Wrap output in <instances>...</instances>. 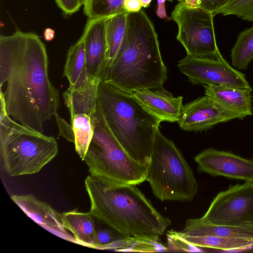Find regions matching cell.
I'll list each match as a JSON object with an SVG mask.
<instances>
[{"instance_id": "cell-7", "label": "cell", "mask_w": 253, "mask_h": 253, "mask_svg": "<svg viewBox=\"0 0 253 253\" xmlns=\"http://www.w3.org/2000/svg\"><path fill=\"white\" fill-rule=\"evenodd\" d=\"M146 181L160 200H192L198 183L190 166L172 141L159 129L147 168Z\"/></svg>"}, {"instance_id": "cell-13", "label": "cell", "mask_w": 253, "mask_h": 253, "mask_svg": "<svg viewBox=\"0 0 253 253\" xmlns=\"http://www.w3.org/2000/svg\"><path fill=\"white\" fill-rule=\"evenodd\" d=\"M107 18L88 19L81 37L84 42L87 69L92 79L103 80L107 67Z\"/></svg>"}, {"instance_id": "cell-37", "label": "cell", "mask_w": 253, "mask_h": 253, "mask_svg": "<svg viewBox=\"0 0 253 253\" xmlns=\"http://www.w3.org/2000/svg\"><path fill=\"white\" fill-rule=\"evenodd\" d=\"M142 7L146 8L149 6L152 0H140Z\"/></svg>"}, {"instance_id": "cell-29", "label": "cell", "mask_w": 253, "mask_h": 253, "mask_svg": "<svg viewBox=\"0 0 253 253\" xmlns=\"http://www.w3.org/2000/svg\"><path fill=\"white\" fill-rule=\"evenodd\" d=\"M121 236H123L109 229H97L92 248L105 250L108 245Z\"/></svg>"}, {"instance_id": "cell-17", "label": "cell", "mask_w": 253, "mask_h": 253, "mask_svg": "<svg viewBox=\"0 0 253 253\" xmlns=\"http://www.w3.org/2000/svg\"><path fill=\"white\" fill-rule=\"evenodd\" d=\"M63 76L69 83V88H77L92 79L88 73L84 47L82 37L68 51L64 67Z\"/></svg>"}, {"instance_id": "cell-21", "label": "cell", "mask_w": 253, "mask_h": 253, "mask_svg": "<svg viewBox=\"0 0 253 253\" xmlns=\"http://www.w3.org/2000/svg\"><path fill=\"white\" fill-rule=\"evenodd\" d=\"M182 237L194 246L204 249L221 251L242 250L253 247V238L217 237L213 236H190L180 232Z\"/></svg>"}, {"instance_id": "cell-4", "label": "cell", "mask_w": 253, "mask_h": 253, "mask_svg": "<svg viewBox=\"0 0 253 253\" xmlns=\"http://www.w3.org/2000/svg\"><path fill=\"white\" fill-rule=\"evenodd\" d=\"M97 109L107 127L135 161L148 166L161 122L130 92L99 81Z\"/></svg>"}, {"instance_id": "cell-22", "label": "cell", "mask_w": 253, "mask_h": 253, "mask_svg": "<svg viewBox=\"0 0 253 253\" xmlns=\"http://www.w3.org/2000/svg\"><path fill=\"white\" fill-rule=\"evenodd\" d=\"M159 241V237L121 236L108 245L105 250L141 253L168 252L167 246Z\"/></svg>"}, {"instance_id": "cell-10", "label": "cell", "mask_w": 253, "mask_h": 253, "mask_svg": "<svg viewBox=\"0 0 253 253\" xmlns=\"http://www.w3.org/2000/svg\"><path fill=\"white\" fill-rule=\"evenodd\" d=\"M177 67L194 84L251 87L245 75L231 66L222 55L205 58L187 54L179 61Z\"/></svg>"}, {"instance_id": "cell-16", "label": "cell", "mask_w": 253, "mask_h": 253, "mask_svg": "<svg viewBox=\"0 0 253 253\" xmlns=\"http://www.w3.org/2000/svg\"><path fill=\"white\" fill-rule=\"evenodd\" d=\"M205 95L221 106L243 115H253L252 88L228 85H203Z\"/></svg>"}, {"instance_id": "cell-18", "label": "cell", "mask_w": 253, "mask_h": 253, "mask_svg": "<svg viewBox=\"0 0 253 253\" xmlns=\"http://www.w3.org/2000/svg\"><path fill=\"white\" fill-rule=\"evenodd\" d=\"M99 81L92 80L75 89L68 88L63 93L65 104L70 117L77 114L92 116L97 110V90Z\"/></svg>"}, {"instance_id": "cell-15", "label": "cell", "mask_w": 253, "mask_h": 253, "mask_svg": "<svg viewBox=\"0 0 253 253\" xmlns=\"http://www.w3.org/2000/svg\"><path fill=\"white\" fill-rule=\"evenodd\" d=\"M150 114L162 122H178L183 105V97L174 96L163 87L143 89L131 92Z\"/></svg>"}, {"instance_id": "cell-32", "label": "cell", "mask_w": 253, "mask_h": 253, "mask_svg": "<svg viewBox=\"0 0 253 253\" xmlns=\"http://www.w3.org/2000/svg\"><path fill=\"white\" fill-rule=\"evenodd\" d=\"M230 0H199V7L212 13Z\"/></svg>"}, {"instance_id": "cell-26", "label": "cell", "mask_w": 253, "mask_h": 253, "mask_svg": "<svg viewBox=\"0 0 253 253\" xmlns=\"http://www.w3.org/2000/svg\"><path fill=\"white\" fill-rule=\"evenodd\" d=\"M124 0H84V11L88 19L107 18L126 12L123 7Z\"/></svg>"}, {"instance_id": "cell-5", "label": "cell", "mask_w": 253, "mask_h": 253, "mask_svg": "<svg viewBox=\"0 0 253 253\" xmlns=\"http://www.w3.org/2000/svg\"><path fill=\"white\" fill-rule=\"evenodd\" d=\"M0 153L11 176L39 172L57 155L56 139L16 123L8 115L0 119Z\"/></svg>"}, {"instance_id": "cell-33", "label": "cell", "mask_w": 253, "mask_h": 253, "mask_svg": "<svg viewBox=\"0 0 253 253\" xmlns=\"http://www.w3.org/2000/svg\"><path fill=\"white\" fill-rule=\"evenodd\" d=\"M123 7L127 13H134L140 11L142 6L140 0H124Z\"/></svg>"}, {"instance_id": "cell-38", "label": "cell", "mask_w": 253, "mask_h": 253, "mask_svg": "<svg viewBox=\"0 0 253 253\" xmlns=\"http://www.w3.org/2000/svg\"><path fill=\"white\" fill-rule=\"evenodd\" d=\"M167 0H157V5H161L163 4H165V2Z\"/></svg>"}, {"instance_id": "cell-39", "label": "cell", "mask_w": 253, "mask_h": 253, "mask_svg": "<svg viewBox=\"0 0 253 253\" xmlns=\"http://www.w3.org/2000/svg\"><path fill=\"white\" fill-rule=\"evenodd\" d=\"M169 0V1H172L173 0Z\"/></svg>"}, {"instance_id": "cell-31", "label": "cell", "mask_w": 253, "mask_h": 253, "mask_svg": "<svg viewBox=\"0 0 253 253\" xmlns=\"http://www.w3.org/2000/svg\"><path fill=\"white\" fill-rule=\"evenodd\" d=\"M55 118L59 128V135L68 141L74 143V134L72 125L57 114Z\"/></svg>"}, {"instance_id": "cell-19", "label": "cell", "mask_w": 253, "mask_h": 253, "mask_svg": "<svg viewBox=\"0 0 253 253\" xmlns=\"http://www.w3.org/2000/svg\"><path fill=\"white\" fill-rule=\"evenodd\" d=\"M94 216L90 212L74 210L61 213L64 227L71 232L78 245L92 248L96 229Z\"/></svg>"}, {"instance_id": "cell-34", "label": "cell", "mask_w": 253, "mask_h": 253, "mask_svg": "<svg viewBox=\"0 0 253 253\" xmlns=\"http://www.w3.org/2000/svg\"><path fill=\"white\" fill-rule=\"evenodd\" d=\"M55 31L50 28H46L43 32V38L45 41L50 42L55 37Z\"/></svg>"}, {"instance_id": "cell-30", "label": "cell", "mask_w": 253, "mask_h": 253, "mask_svg": "<svg viewBox=\"0 0 253 253\" xmlns=\"http://www.w3.org/2000/svg\"><path fill=\"white\" fill-rule=\"evenodd\" d=\"M84 0H55L64 15H71L77 12L84 4Z\"/></svg>"}, {"instance_id": "cell-12", "label": "cell", "mask_w": 253, "mask_h": 253, "mask_svg": "<svg viewBox=\"0 0 253 253\" xmlns=\"http://www.w3.org/2000/svg\"><path fill=\"white\" fill-rule=\"evenodd\" d=\"M194 160L199 170L212 176L253 182V159L210 148L202 151Z\"/></svg>"}, {"instance_id": "cell-36", "label": "cell", "mask_w": 253, "mask_h": 253, "mask_svg": "<svg viewBox=\"0 0 253 253\" xmlns=\"http://www.w3.org/2000/svg\"><path fill=\"white\" fill-rule=\"evenodd\" d=\"M179 2L183 3L188 6L193 8L199 7V0H178Z\"/></svg>"}, {"instance_id": "cell-25", "label": "cell", "mask_w": 253, "mask_h": 253, "mask_svg": "<svg viewBox=\"0 0 253 253\" xmlns=\"http://www.w3.org/2000/svg\"><path fill=\"white\" fill-rule=\"evenodd\" d=\"M232 65L240 70H246L253 59V26L247 28L238 36L231 49Z\"/></svg>"}, {"instance_id": "cell-23", "label": "cell", "mask_w": 253, "mask_h": 253, "mask_svg": "<svg viewBox=\"0 0 253 253\" xmlns=\"http://www.w3.org/2000/svg\"><path fill=\"white\" fill-rule=\"evenodd\" d=\"M127 14V12L121 13L109 17L106 19L107 67L112 62L123 41Z\"/></svg>"}, {"instance_id": "cell-35", "label": "cell", "mask_w": 253, "mask_h": 253, "mask_svg": "<svg viewBox=\"0 0 253 253\" xmlns=\"http://www.w3.org/2000/svg\"><path fill=\"white\" fill-rule=\"evenodd\" d=\"M156 12L157 15L159 17L162 19H169L166 13L165 4H163L159 5H157Z\"/></svg>"}, {"instance_id": "cell-20", "label": "cell", "mask_w": 253, "mask_h": 253, "mask_svg": "<svg viewBox=\"0 0 253 253\" xmlns=\"http://www.w3.org/2000/svg\"><path fill=\"white\" fill-rule=\"evenodd\" d=\"M181 232L190 236H213L217 237L253 238V227H231L205 223L199 218L188 219Z\"/></svg>"}, {"instance_id": "cell-9", "label": "cell", "mask_w": 253, "mask_h": 253, "mask_svg": "<svg viewBox=\"0 0 253 253\" xmlns=\"http://www.w3.org/2000/svg\"><path fill=\"white\" fill-rule=\"evenodd\" d=\"M199 220L231 227L253 226V182L230 185L218 193Z\"/></svg>"}, {"instance_id": "cell-14", "label": "cell", "mask_w": 253, "mask_h": 253, "mask_svg": "<svg viewBox=\"0 0 253 253\" xmlns=\"http://www.w3.org/2000/svg\"><path fill=\"white\" fill-rule=\"evenodd\" d=\"M11 199L27 216L44 229L64 240L78 244L74 236L64 227L61 213L49 205L32 195H13Z\"/></svg>"}, {"instance_id": "cell-8", "label": "cell", "mask_w": 253, "mask_h": 253, "mask_svg": "<svg viewBox=\"0 0 253 253\" xmlns=\"http://www.w3.org/2000/svg\"><path fill=\"white\" fill-rule=\"evenodd\" d=\"M213 17L210 12L183 3L175 6L171 18L177 25L176 39L187 55L205 58L221 55L216 41Z\"/></svg>"}, {"instance_id": "cell-28", "label": "cell", "mask_w": 253, "mask_h": 253, "mask_svg": "<svg viewBox=\"0 0 253 253\" xmlns=\"http://www.w3.org/2000/svg\"><path fill=\"white\" fill-rule=\"evenodd\" d=\"M168 252H203L204 248L193 245L183 238L179 232L171 230L167 234Z\"/></svg>"}, {"instance_id": "cell-6", "label": "cell", "mask_w": 253, "mask_h": 253, "mask_svg": "<svg viewBox=\"0 0 253 253\" xmlns=\"http://www.w3.org/2000/svg\"><path fill=\"white\" fill-rule=\"evenodd\" d=\"M93 134L84 161L90 175L113 183L139 184L148 166L134 160L111 133L98 112L91 116Z\"/></svg>"}, {"instance_id": "cell-11", "label": "cell", "mask_w": 253, "mask_h": 253, "mask_svg": "<svg viewBox=\"0 0 253 253\" xmlns=\"http://www.w3.org/2000/svg\"><path fill=\"white\" fill-rule=\"evenodd\" d=\"M245 117L221 106L205 95L183 106L178 121L180 127L185 131H202L235 119Z\"/></svg>"}, {"instance_id": "cell-2", "label": "cell", "mask_w": 253, "mask_h": 253, "mask_svg": "<svg viewBox=\"0 0 253 253\" xmlns=\"http://www.w3.org/2000/svg\"><path fill=\"white\" fill-rule=\"evenodd\" d=\"M167 77L152 22L142 9L128 13L123 41L103 81L131 92L163 87Z\"/></svg>"}, {"instance_id": "cell-27", "label": "cell", "mask_w": 253, "mask_h": 253, "mask_svg": "<svg viewBox=\"0 0 253 253\" xmlns=\"http://www.w3.org/2000/svg\"><path fill=\"white\" fill-rule=\"evenodd\" d=\"M223 16L235 15L249 22H253V0H230L212 13Z\"/></svg>"}, {"instance_id": "cell-1", "label": "cell", "mask_w": 253, "mask_h": 253, "mask_svg": "<svg viewBox=\"0 0 253 253\" xmlns=\"http://www.w3.org/2000/svg\"><path fill=\"white\" fill-rule=\"evenodd\" d=\"M0 91L7 114L43 133L57 114L58 92L49 79L45 46L34 33L17 31L0 36Z\"/></svg>"}, {"instance_id": "cell-24", "label": "cell", "mask_w": 253, "mask_h": 253, "mask_svg": "<svg viewBox=\"0 0 253 253\" xmlns=\"http://www.w3.org/2000/svg\"><path fill=\"white\" fill-rule=\"evenodd\" d=\"M91 116L86 114H77L70 117L75 150L82 160L85 157L93 136Z\"/></svg>"}, {"instance_id": "cell-3", "label": "cell", "mask_w": 253, "mask_h": 253, "mask_svg": "<svg viewBox=\"0 0 253 253\" xmlns=\"http://www.w3.org/2000/svg\"><path fill=\"white\" fill-rule=\"evenodd\" d=\"M84 185L90 213L123 236L159 237L171 224L136 185L110 183L91 175Z\"/></svg>"}]
</instances>
